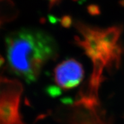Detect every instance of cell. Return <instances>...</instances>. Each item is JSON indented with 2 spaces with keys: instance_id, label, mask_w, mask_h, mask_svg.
Listing matches in <instances>:
<instances>
[{
  "instance_id": "5",
  "label": "cell",
  "mask_w": 124,
  "mask_h": 124,
  "mask_svg": "<svg viewBox=\"0 0 124 124\" xmlns=\"http://www.w3.org/2000/svg\"><path fill=\"white\" fill-rule=\"evenodd\" d=\"M62 22H63V25L64 26L68 27L72 23V20H71L70 16H65L63 17Z\"/></svg>"
},
{
  "instance_id": "6",
  "label": "cell",
  "mask_w": 124,
  "mask_h": 124,
  "mask_svg": "<svg viewBox=\"0 0 124 124\" xmlns=\"http://www.w3.org/2000/svg\"><path fill=\"white\" fill-rule=\"evenodd\" d=\"M47 1L49 3V8H52V7H53L55 5L60 3L62 0H47Z\"/></svg>"
},
{
  "instance_id": "4",
  "label": "cell",
  "mask_w": 124,
  "mask_h": 124,
  "mask_svg": "<svg viewBox=\"0 0 124 124\" xmlns=\"http://www.w3.org/2000/svg\"><path fill=\"white\" fill-rule=\"evenodd\" d=\"M88 12L92 15H98L100 13V8L96 5H91L87 8Z\"/></svg>"
},
{
  "instance_id": "1",
  "label": "cell",
  "mask_w": 124,
  "mask_h": 124,
  "mask_svg": "<svg viewBox=\"0 0 124 124\" xmlns=\"http://www.w3.org/2000/svg\"><path fill=\"white\" fill-rule=\"evenodd\" d=\"M6 46L10 70L29 84L36 82L43 66L58 55L54 38L40 30L22 29L12 32Z\"/></svg>"
},
{
  "instance_id": "3",
  "label": "cell",
  "mask_w": 124,
  "mask_h": 124,
  "mask_svg": "<svg viewBox=\"0 0 124 124\" xmlns=\"http://www.w3.org/2000/svg\"><path fill=\"white\" fill-rule=\"evenodd\" d=\"M82 64L74 59H69L58 64L54 69V80L60 87L69 90L78 86L83 79Z\"/></svg>"
},
{
  "instance_id": "2",
  "label": "cell",
  "mask_w": 124,
  "mask_h": 124,
  "mask_svg": "<svg viewBox=\"0 0 124 124\" xmlns=\"http://www.w3.org/2000/svg\"><path fill=\"white\" fill-rule=\"evenodd\" d=\"M75 27L82 38H75L93 63L94 74L103 75V70L117 69L120 63L123 48L118 44L122 29L113 26L101 29L77 22Z\"/></svg>"
}]
</instances>
